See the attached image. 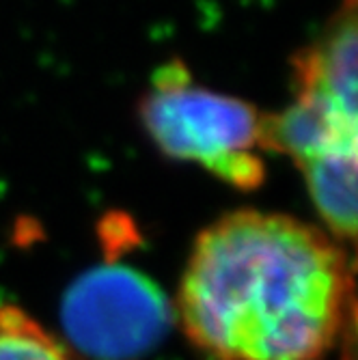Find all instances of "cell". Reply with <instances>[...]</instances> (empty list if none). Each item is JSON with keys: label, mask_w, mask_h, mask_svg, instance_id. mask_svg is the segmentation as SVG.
<instances>
[{"label": "cell", "mask_w": 358, "mask_h": 360, "mask_svg": "<svg viewBox=\"0 0 358 360\" xmlns=\"http://www.w3.org/2000/svg\"><path fill=\"white\" fill-rule=\"evenodd\" d=\"M352 261L321 229L238 210L197 236L177 313L212 360H319L347 319Z\"/></svg>", "instance_id": "1"}, {"label": "cell", "mask_w": 358, "mask_h": 360, "mask_svg": "<svg viewBox=\"0 0 358 360\" xmlns=\"http://www.w3.org/2000/svg\"><path fill=\"white\" fill-rule=\"evenodd\" d=\"M262 112L240 97L194 82L181 58L151 74L139 102V121L151 145L171 160L199 165L238 190L266 179Z\"/></svg>", "instance_id": "2"}, {"label": "cell", "mask_w": 358, "mask_h": 360, "mask_svg": "<svg viewBox=\"0 0 358 360\" xmlns=\"http://www.w3.org/2000/svg\"><path fill=\"white\" fill-rule=\"evenodd\" d=\"M60 321L82 354L125 360L145 354L165 337L171 309L147 276L110 264L76 278L63 296Z\"/></svg>", "instance_id": "3"}, {"label": "cell", "mask_w": 358, "mask_h": 360, "mask_svg": "<svg viewBox=\"0 0 358 360\" xmlns=\"http://www.w3.org/2000/svg\"><path fill=\"white\" fill-rule=\"evenodd\" d=\"M294 91L358 129V0H343L319 35L291 60Z\"/></svg>", "instance_id": "4"}, {"label": "cell", "mask_w": 358, "mask_h": 360, "mask_svg": "<svg viewBox=\"0 0 358 360\" xmlns=\"http://www.w3.org/2000/svg\"><path fill=\"white\" fill-rule=\"evenodd\" d=\"M298 169L328 236L358 248V129L341 134Z\"/></svg>", "instance_id": "5"}, {"label": "cell", "mask_w": 358, "mask_h": 360, "mask_svg": "<svg viewBox=\"0 0 358 360\" xmlns=\"http://www.w3.org/2000/svg\"><path fill=\"white\" fill-rule=\"evenodd\" d=\"M0 360H76L18 307L0 309Z\"/></svg>", "instance_id": "6"}, {"label": "cell", "mask_w": 358, "mask_h": 360, "mask_svg": "<svg viewBox=\"0 0 358 360\" xmlns=\"http://www.w3.org/2000/svg\"><path fill=\"white\" fill-rule=\"evenodd\" d=\"M350 315H352V323H354V326H352V333H354V339H352V341H356V345H352V347L356 349V358H354V360H358V307L352 309Z\"/></svg>", "instance_id": "7"}]
</instances>
